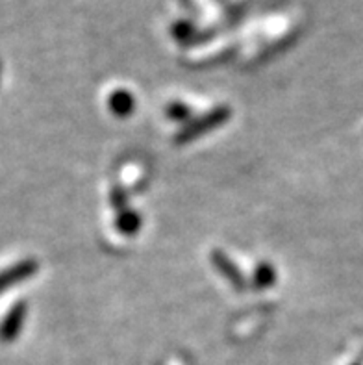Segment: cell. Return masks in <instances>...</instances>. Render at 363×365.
I'll use <instances>...</instances> for the list:
<instances>
[{"instance_id": "cell-9", "label": "cell", "mask_w": 363, "mask_h": 365, "mask_svg": "<svg viewBox=\"0 0 363 365\" xmlns=\"http://www.w3.org/2000/svg\"><path fill=\"white\" fill-rule=\"evenodd\" d=\"M111 199H113V206H116L119 212H123V208L126 210V195L123 193L121 190H116L111 193Z\"/></svg>"}, {"instance_id": "cell-8", "label": "cell", "mask_w": 363, "mask_h": 365, "mask_svg": "<svg viewBox=\"0 0 363 365\" xmlns=\"http://www.w3.org/2000/svg\"><path fill=\"white\" fill-rule=\"evenodd\" d=\"M167 115L173 120H185L189 119V108L184 106V104H180V102H175V104H170L167 108Z\"/></svg>"}, {"instance_id": "cell-7", "label": "cell", "mask_w": 363, "mask_h": 365, "mask_svg": "<svg viewBox=\"0 0 363 365\" xmlns=\"http://www.w3.org/2000/svg\"><path fill=\"white\" fill-rule=\"evenodd\" d=\"M254 280H256L257 287H269L271 284H275L276 280L275 269L269 264H262L256 269V277H254Z\"/></svg>"}, {"instance_id": "cell-4", "label": "cell", "mask_w": 363, "mask_h": 365, "mask_svg": "<svg viewBox=\"0 0 363 365\" xmlns=\"http://www.w3.org/2000/svg\"><path fill=\"white\" fill-rule=\"evenodd\" d=\"M212 259H213V264H215V267L223 273V277L230 280L232 286L237 287V289H243L245 287L243 274L240 273V269L235 267L230 259L226 258L225 255H221V252H215V255L212 256Z\"/></svg>"}, {"instance_id": "cell-3", "label": "cell", "mask_w": 363, "mask_h": 365, "mask_svg": "<svg viewBox=\"0 0 363 365\" xmlns=\"http://www.w3.org/2000/svg\"><path fill=\"white\" fill-rule=\"evenodd\" d=\"M26 302H17V304L8 312L2 324H0V341H14L23 330L24 319H26Z\"/></svg>"}, {"instance_id": "cell-6", "label": "cell", "mask_w": 363, "mask_h": 365, "mask_svg": "<svg viewBox=\"0 0 363 365\" xmlns=\"http://www.w3.org/2000/svg\"><path fill=\"white\" fill-rule=\"evenodd\" d=\"M139 227H141V217L138 213L130 212V210H123L119 217H117V228L124 236H133L139 230Z\"/></svg>"}, {"instance_id": "cell-2", "label": "cell", "mask_w": 363, "mask_h": 365, "mask_svg": "<svg viewBox=\"0 0 363 365\" xmlns=\"http://www.w3.org/2000/svg\"><path fill=\"white\" fill-rule=\"evenodd\" d=\"M37 269H39L37 262H34V259H24L21 264L11 265L6 271H0V293H4L8 287L34 277L37 273Z\"/></svg>"}, {"instance_id": "cell-5", "label": "cell", "mask_w": 363, "mask_h": 365, "mask_svg": "<svg viewBox=\"0 0 363 365\" xmlns=\"http://www.w3.org/2000/svg\"><path fill=\"white\" fill-rule=\"evenodd\" d=\"M111 111L116 113L117 117H128L130 113L133 111V106H136V102H133V97L130 95L128 91H124V89H119V91L111 93L110 101Z\"/></svg>"}, {"instance_id": "cell-1", "label": "cell", "mask_w": 363, "mask_h": 365, "mask_svg": "<svg viewBox=\"0 0 363 365\" xmlns=\"http://www.w3.org/2000/svg\"><path fill=\"white\" fill-rule=\"evenodd\" d=\"M230 108H215V110L208 111L206 115L198 117V119L191 120L188 126L180 130V134L176 135V143H189V141H193V139L200 138V135L208 134V132H212V130L219 128L223 123L230 119Z\"/></svg>"}]
</instances>
